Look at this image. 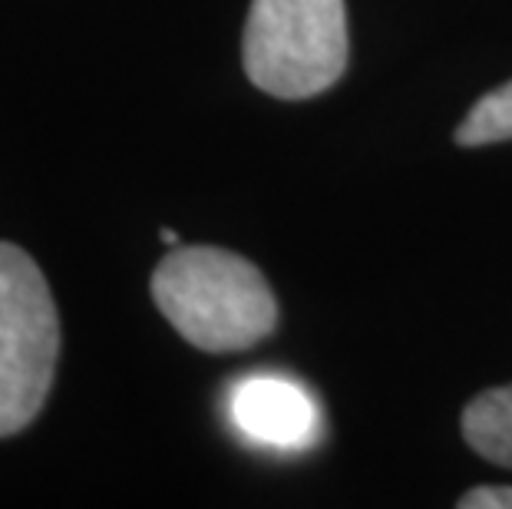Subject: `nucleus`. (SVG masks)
<instances>
[{
	"instance_id": "f257e3e1",
	"label": "nucleus",
	"mask_w": 512,
	"mask_h": 509,
	"mask_svg": "<svg viewBox=\"0 0 512 509\" xmlns=\"http://www.w3.org/2000/svg\"><path fill=\"white\" fill-rule=\"evenodd\" d=\"M152 298L192 348L245 351L278 324V301L248 258L212 245H176L152 272Z\"/></svg>"
},
{
	"instance_id": "f03ea898",
	"label": "nucleus",
	"mask_w": 512,
	"mask_h": 509,
	"mask_svg": "<svg viewBox=\"0 0 512 509\" xmlns=\"http://www.w3.org/2000/svg\"><path fill=\"white\" fill-rule=\"evenodd\" d=\"M245 73L278 100H308L347 67L344 0H252L242 40Z\"/></svg>"
},
{
	"instance_id": "7ed1b4c3",
	"label": "nucleus",
	"mask_w": 512,
	"mask_h": 509,
	"mask_svg": "<svg viewBox=\"0 0 512 509\" xmlns=\"http://www.w3.org/2000/svg\"><path fill=\"white\" fill-rule=\"evenodd\" d=\"M60 314L40 265L0 242V437L34 424L53 387Z\"/></svg>"
},
{
	"instance_id": "20e7f679",
	"label": "nucleus",
	"mask_w": 512,
	"mask_h": 509,
	"mask_svg": "<svg viewBox=\"0 0 512 509\" xmlns=\"http://www.w3.org/2000/svg\"><path fill=\"white\" fill-rule=\"evenodd\" d=\"M232 417L248 437L271 447H294L314 427V407L304 391L278 377H252L232 397Z\"/></svg>"
},
{
	"instance_id": "39448f33",
	"label": "nucleus",
	"mask_w": 512,
	"mask_h": 509,
	"mask_svg": "<svg viewBox=\"0 0 512 509\" xmlns=\"http://www.w3.org/2000/svg\"><path fill=\"white\" fill-rule=\"evenodd\" d=\"M463 437L483 460L512 470V384L489 387L466 404Z\"/></svg>"
},
{
	"instance_id": "423d86ee",
	"label": "nucleus",
	"mask_w": 512,
	"mask_h": 509,
	"mask_svg": "<svg viewBox=\"0 0 512 509\" xmlns=\"http://www.w3.org/2000/svg\"><path fill=\"white\" fill-rule=\"evenodd\" d=\"M506 139H512V80L479 96L473 110L456 126V143L466 149L506 143Z\"/></svg>"
},
{
	"instance_id": "0eeeda50",
	"label": "nucleus",
	"mask_w": 512,
	"mask_h": 509,
	"mask_svg": "<svg viewBox=\"0 0 512 509\" xmlns=\"http://www.w3.org/2000/svg\"><path fill=\"white\" fill-rule=\"evenodd\" d=\"M460 509H512V486H473L456 500Z\"/></svg>"
},
{
	"instance_id": "6e6552de",
	"label": "nucleus",
	"mask_w": 512,
	"mask_h": 509,
	"mask_svg": "<svg viewBox=\"0 0 512 509\" xmlns=\"http://www.w3.org/2000/svg\"><path fill=\"white\" fill-rule=\"evenodd\" d=\"M162 242H166V245H179V238H176V232H162Z\"/></svg>"
}]
</instances>
